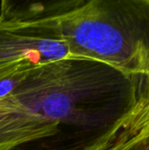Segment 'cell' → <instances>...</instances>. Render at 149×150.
<instances>
[{
    "label": "cell",
    "instance_id": "cell-1",
    "mask_svg": "<svg viewBox=\"0 0 149 150\" xmlns=\"http://www.w3.org/2000/svg\"><path fill=\"white\" fill-rule=\"evenodd\" d=\"M149 95V76L69 56L0 98V150H90Z\"/></svg>",
    "mask_w": 149,
    "mask_h": 150
},
{
    "label": "cell",
    "instance_id": "cell-2",
    "mask_svg": "<svg viewBox=\"0 0 149 150\" xmlns=\"http://www.w3.org/2000/svg\"><path fill=\"white\" fill-rule=\"evenodd\" d=\"M55 17L70 56L149 76V0L59 1Z\"/></svg>",
    "mask_w": 149,
    "mask_h": 150
},
{
    "label": "cell",
    "instance_id": "cell-3",
    "mask_svg": "<svg viewBox=\"0 0 149 150\" xmlns=\"http://www.w3.org/2000/svg\"><path fill=\"white\" fill-rule=\"evenodd\" d=\"M57 1H3L0 79L70 56L56 17Z\"/></svg>",
    "mask_w": 149,
    "mask_h": 150
},
{
    "label": "cell",
    "instance_id": "cell-4",
    "mask_svg": "<svg viewBox=\"0 0 149 150\" xmlns=\"http://www.w3.org/2000/svg\"><path fill=\"white\" fill-rule=\"evenodd\" d=\"M90 150H149V95Z\"/></svg>",
    "mask_w": 149,
    "mask_h": 150
}]
</instances>
